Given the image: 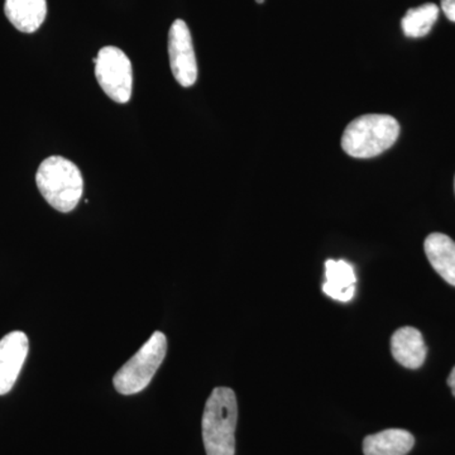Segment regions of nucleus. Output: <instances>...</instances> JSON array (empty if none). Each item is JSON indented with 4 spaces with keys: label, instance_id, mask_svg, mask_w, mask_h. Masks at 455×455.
Returning <instances> with one entry per match:
<instances>
[{
    "label": "nucleus",
    "instance_id": "1",
    "mask_svg": "<svg viewBox=\"0 0 455 455\" xmlns=\"http://www.w3.org/2000/svg\"><path fill=\"white\" fill-rule=\"evenodd\" d=\"M238 403L229 387L212 390L203 415V440L206 455H235Z\"/></svg>",
    "mask_w": 455,
    "mask_h": 455
},
{
    "label": "nucleus",
    "instance_id": "2",
    "mask_svg": "<svg viewBox=\"0 0 455 455\" xmlns=\"http://www.w3.org/2000/svg\"><path fill=\"white\" fill-rule=\"evenodd\" d=\"M400 136V124L387 114H367L349 123L341 148L355 158H372L387 151Z\"/></svg>",
    "mask_w": 455,
    "mask_h": 455
},
{
    "label": "nucleus",
    "instance_id": "3",
    "mask_svg": "<svg viewBox=\"0 0 455 455\" xmlns=\"http://www.w3.org/2000/svg\"><path fill=\"white\" fill-rule=\"evenodd\" d=\"M36 184L57 212H73L83 196L84 180L79 167L61 156H51L40 164Z\"/></svg>",
    "mask_w": 455,
    "mask_h": 455
},
{
    "label": "nucleus",
    "instance_id": "4",
    "mask_svg": "<svg viewBox=\"0 0 455 455\" xmlns=\"http://www.w3.org/2000/svg\"><path fill=\"white\" fill-rule=\"evenodd\" d=\"M166 353V335L161 331H156L143 344L142 348L114 376L113 383L116 390L125 396L145 390L163 364Z\"/></svg>",
    "mask_w": 455,
    "mask_h": 455
},
{
    "label": "nucleus",
    "instance_id": "5",
    "mask_svg": "<svg viewBox=\"0 0 455 455\" xmlns=\"http://www.w3.org/2000/svg\"><path fill=\"white\" fill-rule=\"evenodd\" d=\"M94 62L98 84L108 97L116 103H128L133 89V71L128 56L118 47L107 46L99 51Z\"/></svg>",
    "mask_w": 455,
    "mask_h": 455
},
{
    "label": "nucleus",
    "instance_id": "6",
    "mask_svg": "<svg viewBox=\"0 0 455 455\" xmlns=\"http://www.w3.org/2000/svg\"><path fill=\"white\" fill-rule=\"evenodd\" d=\"M170 66L176 82L184 88L196 83L197 62L190 29L182 20H176L169 32Z\"/></svg>",
    "mask_w": 455,
    "mask_h": 455
},
{
    "label": "nucleus",
    "instance_id": "7",
    "mask_svg": "<svg viewBox=\"0 0 455 455\" xmlns=\"http://www.w3.org/2000/svg\"><path fill=\"white\" fill-rule=\"evenodd\" d=\"M28 349V338L23 331H12L0 340V396L13 388Z\"/></svg>",
    "mask_w": 455,
    "mask_h": 455
},
{
    "label": "nucleus",
    "instance_id": "8",
    "mask_svg": "<svg viewBox=\"0 0 455 455\" xmlns=\"http://www.w3.org/2000/svg\"><path fill=\"white\" fill-rule=\"evenodd\" d=\"M391 353L401 366L409 370L420 368L427 358L423 334L412 326L398 329L391 338Z\"/></svg>",
    "mask_w": 455,
    "mask_h": 455
},
{
    "label": "nucleus",
    "instance_id": "9",
    "mask_svg": "<svg viewBox=\"0 0 455 455\" xmlns=\"http://www.w3.org/2000/svg\"><path fill=\"white\" fill-rule=\"evenodd\" d=\"M355 268L346 260L328 259L325 262V283L323 291L334 300L348 302L355 292Z\"/></svg>",
    "mask_w": 455,
    "mask_h": 455
},
{
    "label": "nucleus",
    "instance_id": "10",
    "mask_svg": "<svg viewBox=\"0 0 455 455\" xmlns=\"http://www.w3.org/2000/svg\"><path fill=\"white\" fill-rule=\"evenodd\" d=\"M425 253L433 268L455 286V242L443 233H431L424 243Z\"/></svg>",
    "mask_w": 455,
    "mask_h": 455
},
{
    "label": "nucleus",
    "instance_id": "11",
    "mask_svg": "<svg viewBox=\"0 0 455 455\" xmlns=\"http://www.w3.org/2000/svg\"><path fill=\"white\" fill-rule=\"evenodd\" d=\"M5 16L18 31H37L47 16L46 0H5Z\"/></svg>",
    "mask_w": 455,
    "mask_h": 455
},
{
    "label": "nucleus",
    "instance_id": "12",
    "mask_svg": "<svg viewBox=\"0 0 455 455\" xmlns=\"http://www.w3.org/2000/svg\"><path fill=\"white\" fill-rule=\"evenodd\" d=\"M411 433L403 429H387L368 435L363 440L364 455H407L414 448Z\"/></svg>",
    "mask_w": 455,
    "mask_h": 455
},
{
    "label": "nucleus",
    "instance_id": "13",
    "mask_svg": "<svg viewBox=\"0 0 455 455\" xmlns=\"http://www.w3.org/2000/svg\"><path fill=\"white\" fill-rule=\"evenodd\" d=\"M439 17V7L434 3L420 5L418 8L409 9L405 17L401 20V27L407 37H425L435 25Z\"/></svg>",
    "mask_w": 455,
    "mask_h": 455
},
{
    "label": "nucleus",
    "instance_id": "14",
    "mask_svg": "<svg viewBox=\"0 0 455 455\" xmlns=\"http://www.w3.org/2000/svg\"><path fill=\"white\" fill-rule=\"evenodd\" d=\"M442 9L448 20L455 22V0H442Z\"/></svg>",
    "mask_w": 455,
    "mask_h": 455
},
{
    "label": "nucleus",
    "instance_id": "15",
    "mask_svg": "<svg viewBox=\"0 0 455 455\" xmlns=\"http://www.w3.org/2000/svg\"><path fill=\"white\" fill-rule=\"evenodd\" d=\"M448 386L451 387V392H453L455 397V367L451 370V374L448 377Z\"/></svg>",
    "mask_w": 455,
    "mask_h": 455
},
{
    "label": "nucleus",
    "instance_id": "16",
    "mask_svg": "<svg viewBox=\"0 0 455 455\" xmlns=\"http://www.w3.org/2000/svg\"><path fill=\"white\" fill-rule=\"evenodd\" d=\"M265 0H257V3H263Z\"/></svg>",
    "mask_w": 455,
    "mask_h": 455
},
{
    "label": "nucleus",
    "instance_id": "17",
    "mask_svg": "<svg viewBox=\"0 0 455 455\" xmlns=\"http://www.w3.org/2000/svg\"><path fill=\"white\" fill-rule=\"evenodd\" d=\"M455 185V184H454Z\"/></svg>",
    "mask_w": 455,
    "mask_h": 455
}]
</instances>
